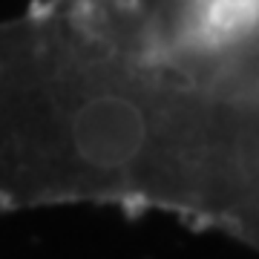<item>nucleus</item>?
I'll return each mask as SVG.
<instances>
[{
	"label": "nucleus",
	"mask_w": 259,
	"mask_h": 259,
	"mask_svg": "<svg viewBox=\"0 0 259 259\" xmlns=\"http://www.w3.org/2000/svg\"><path fill=\"white\" fill-rule=\"evenodd\" d=\"M196 93L90 35L58 0L0 20V204H167Z\"/></svg>",
	"instance_id": "f257e3e1"
},
{
	"label": "nucleus",
	"mask_w": 259,
	"mask_h": 259,
	"mask_svg": "<svg viewBox=\"0 0 259 259\" xmlns=\"http://www.w3.org/2000/svg\"><path fill=\"white\" fill-rule=\"evenodd\" d=\"M90 35L207 98H259V0H58Z\"/></svg>",
	"instance_id": "f03ea898"
}]
</instances>
